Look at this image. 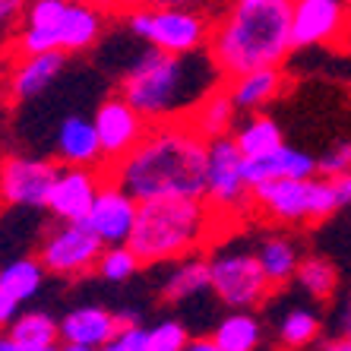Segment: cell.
<instances>
[{"mask_svg":"<svg viewBox=\"0 0 351 351\" xmlns=\"http://www.w3.org/2000/svg\"><path fill=\"white\" fill-rule=\"evenodd\" d=\"M45 278H48V272L38 263V256H19V260L0 266V291H7L13 301L25 304L45 288Z\"/></svg>","mask_w":351,"mask_h":351,"instance_id":"484cf974","label":"cell"},{"mask_svg":"<svg viewBox=\"0 0 351 351\" xmlns=\"http://www.w3.org/2000/svg\"><path fill=\"white\" fill-rule=\"evenodd\" d=\"M319 332H323V323H319V317L313 311H307V307L288 311L285 317H282V323H278V342L285 345L288 351L311 348L319 339Z\"/></svg>","mask_w":351,"mask_h":351,"instance_id":"f1b7e54d","label":"cell"},{"mask_svg":"<svg viewBox=\"0 0 351 351\" xmlns=\"http://www.w3.org/2000/svg\"><path fill=\"white\" fill-rule=\"evenodd\" d=\"M3 332L25 348H54L60 342L58 319L45 311H19Z\"/></svg>","mask_w":351,"mask_h":351,"instance_id":"4316f807","label":"cell"},{"mask_svg":"<svg viewBox=\"0 0 351 351\" xmlns=\"http://www.w3.org/2000/svg\"><path fill=\"white\" fill-rule=\"evenodd\" d=\"M221 80L219 66L206 51L196 54H168L149 48L133 58L117 82V95L127 98L149 123L187 117L196 101L213 92Z\"/></svg>","mask_w":351,"mask_h":351,"instance_id":"3957f363","label":"cell"},{"mask_svg":"<svg viewBox=\"0 0 351 351\" xmlns=\"http://www.w3.org/2000/svg\"><path fill=\"white\" fill-rule=\"evenodd\" d=\"M184 351H221V348L213 342V335H209V339H190Z\"/></svg>","mask_w":351,"mask_h":351,"instance_id":"f35d334b","label":"cell"},{"mask_svg":"<svg viewBox=\"0 0 351 351\" xmlns=\"http://www.w3.org/2000/svg\"><path fill=\"white\" fill-rule=\"evenodd\" d=\"M127 319H133V317H127V313H114V311H108V307H98V304H86V307L70 311L64 319H58L60 342L101 348V345H105L108 339L127 323Z\"/></svg>","mask_w":351,"mask_h":351,"instance_id":"d6986e66","label":"cell"},{"mask_svg":"<svg viewBox=\"0 0 351 351\" xmlns=\"http://www.w3.org/2000/svg\"><path fill=\"white\" fill-rule=\"evenodd\" d=\"M60 171L58 158L10 156L0 158V206L13 209H45L54 178Z\"/></svg>","mask_w":351,"mask_h":351,"instance_id":"7c38bea8","label":"cell"},{"mask_svg":"<svg viewBox=\"0 0 351 351\" xmlns=\"http://www.w3.org/2000/svg\"><path fill=\"white\" fill-rule=\"evenodd\" d=\"M342 332L351 335V298H348V304H345V311H342Z\"/></svg>","mask_w":351,"mask_h":351,"instance_id":"60d3db41","label":"cell"},{"mask_svg":"<svg viewBox=\"0 0 351 351\" xmlns=\"http://www.w3.org/2000/svg\"><path fill=\"white\" fill-rule=\"evenodd\" d=\"M213 342L221 351H256L263 342V323L254 311H234L213 329Z\"/></svg>","mask_w":351,"mask_h":351,"instance_id":"d4e9b609","label":"cell"},{"mask_svg":"<svg viewBox=\"0 0 351 351\" xmlns=\"http://www.w3.org/2000/svg\"><path fill=\"white\" fill-rule=\"evenodd\" d=\"M54 158L60 165H76V168H105V152H101L92 117L70 114L60 121L58 136H54Z\"/></svg>","mask_w":351,"mask_h":351,"instance_id":"ac0fdd59","label":"cell"},{"mask_svg":"<svg viewBox=\"0 0 351 351\" xmlns=\"http://www.w3.org/2000/svg\"><path fill=\"white\" fill-rule=\"evenodd\" d=\"M231 139H234V146L241 149L244 158H260V156H266V152H272L276 146L285 143L278 121H272V117L263 114V111L237 117L234 130H231Z\"/></svg>","mask_w":351,"mask_h":351,"instance_id":"cb8c5ba5","label":"cell"},{"mask_svg":"<svg viewBox=\"0 0 351 351\" xmlns=\"http://www.w3.org/2000/svg\"><path fill=\"white\" fill-rule=\"evenodd\" d=\"M92 123H95V130H98V143H101V152H105V165L127 156L149 127L146 117L139 114L127 98L117 95V92L95 108Z\"/></svg>","mask_w":351,"mask_h":351,"instance_id":"5bb4252c","label":"cell"},{"mask_svg":"<svg viewBox=\"0 0 351 351\" xmlns=\"http://www.w3.org/2000/svg\"><path fill=\"white\" fill-rule=\"evenodd\" d=\"M89 3H95L105 16H123V10H127L130 0H89Z\"/></svg>","mask_w":351,"mask_h":351,"instance_id":"8d00e7d4","label":"cell"},{"mask_svg":"<svg viewBox=\"0 0 351 351\" xmlns=\"http://www.w3.org/2000/svg\"><path fill=\"white\" fill-rule=\"evenodd\" d=\"M98 351H149V329L139 326L136 319H127Z\"/></svg>","mask_w":351,"mask_h":351,"instance_id":"1f68e13d","label":"cell"},{"mask_svg":"<svg viewBox=\"0 0 351 351\" xmlns=\"http://www.w3.org/2000/svg\"><path fill=\"white\" fill-rule=\"evenodd\" d=\"M19 307H23V304L13 301L7 291H0V332H3V329L13 323V317L19 313Z\"/></svg>","mask_w":351,"mask_h":351,"instance_id":"d590c367","label":"cell"},{"mask_svg":"<svg viewBox=\"0 0 351 351\" xmlns=\"http://www.w3.org/2000/svg\"><path fill=\"white\" fill-rule=\"evenodd\" d=\"M190 342V332L180 319H162L149 326V351H184Z\"/></svg>","mask_w":351,"mask_h":351,"instance_id":"4dcf8cb0","label":"cell"},{"mask_svg":"<svg viewBox=\"0 0 351 351\" xmlns=\"http://www.w3.org/2000/svg\"><path fill=\"white\" fill-rule=\"evenodd\" d=\"M254 250L272 288H282L288 282H294L298 266L304 260V247L294 234H288V231H269L266 237H260V244Z\"/></svg>","mask_w":351,"mask_h":351,"instance_id":"44dd1931","label":"cell"},{"mask_svg":"<svg viewBox=\"0 0 351 351\" xmlns=\"http://www.w3.org/2000/svg\"><path fill=\"white\" fill-rule=\"evenodd\" d=\"M130 7H139V10H203V13H213L221 7V0H130Z\"/></svg>","mask_w":351,"mask_h":351,"instance_id":"836d02e7","label":"cell"},{"mask_svg":"<svg viewBox=\"0 0 351 351\" xmlns=\"http://www.w3.org/2000/svg\"><path fill=\"white\" fill-rule=\"evenodd\" d=\"M23 10H25V0H0V41L10 45L19 19H23Z\"/></svg>","mask_w":351,"mask_h":351,"instance_id":"e575fe53","label":"cell"},{"mask_svg":"<svg viewBox=\"0 0 351 351\" xmlns=\"http://www.w3.org/2000/svg\"><path fill=\"white\" fill-rule=\"evenodd\" d=\"M0 351H60V345H54V348H25V345L13 342L7 332H0Z\"/></svg>","mask_w":351,"mask_h":351,"instance_id":"74e56055","label":"cell"},{"mask_svg":"<svg viewBox=\"0 0 351 351\" xmlns=\"http://www.w3.org/2000/svg\"><path fill=\"white\" fill-rule=\"evenodd\" d=\"M136 199H133L127 190H121L117 184L105 178L101 190H98L95 203H92L89 215H86V225L92 228V234L101 241L105 247L111 244H127L133 231V221H136Z\"/></svg>","mask_w":351,"mask_h":351,"instance_id":"9a60e30c","label":"cell"},{"mask_svg":"<svg viewBox=\"0 0 351 351\" xmlns=\"http://www.w3.org/2000/svg\"><path fill=\"white\" fill-rule=\"evenodd\" d=\"M323 351H351V335H339V339H329L323 345Z\"/></svg>","mask_w":351,"mask_h":351,"instance_id":"ab89813d","label":"cell"},{"mask_svg":"<svg viewBox=\"0 0 351 351\" xmlns=\"http://www.w3.org/2000/svg\"><path fill=\"white\" fill-rule=\"evenodd\" d=\"M64 64H66V54H60V51L10 54V70H7L10 101H29V98L41 95V92L60 76Z\"/></svg>","mask_w":351,"mask_h":351,"instance_id":"2e32d148","label":"cell"},{"mask_svg":"<svg viewBox=\"0 0 351 351\" xmlns=\"http://www.w3.org/2000/svg\"><path fill=\"white\" fill-rule=\"evenodd\" d=\"M285 82L288 76L282 66H260V70L241 73L234 80H225V89H228V98L237 108V114H254L285 92Z\"/></svg>","mask_w":351,"mask_h":351,"instance_id":"ffe728a7","label":"cell"},{"mask_svg":"<svg viewBox=\"0 0 351 351\" xmlns=\"http://www.w3.org/2000/svg\"><path fill=\"white\" fill-rule=\"evenodd\" d=\"M203 291H209V260H206V254H190L174 260L168 276L162 278L165 304L190 301V298H196Z\"/></svg>","mask_w":351,"mask_h":351,"instance_id":"603a6c76","label":"cell"},{"mask_svg":"<svg viewBox=\"0 0 351 351\" xmlns=\"http://www.w3.org/2000/svg\"><path fill=\"white\" fill-rule=\"evenodd\" d=\"M237 117L241 114H237V108L231 105L225 82H219L213 92H206V95L196 101V108L187 114V121L193 123V130L203 139H219V136H231Z\"/></svg>","mask_w":351,"mask_h":351,"instance_id":"7402d4cb","label":"cell"},{"mask_svg":"<svg viewBox=\"0 0 351 351\" xmlns=\"http://www.w3.org/2000/svg\"><path fill=\"white\" fill-rule=\"evenodd\" d=\"M345 209L332 178L311 174L294 180H272L254 190V219L276 228H311Z\"/></svg>","mask_w":351,"mask_h":351,"instance_id":"8992f818","label":"cell"},{"mask_svg":"<svg viewBox=\"0 0 351 351\" xmlns=\"http://www.w3.org/2000/svg\"><path fill=\"white\" fill-rule=\"evenodd\" d=\"M317 174V158L304 149H294L288 143L276 146L272 152L260 158H244V178L250 190L272 184V180H294V178H311Z\"/></svg>","mask_w":351,"mask_h":351,"instance_id":"e0dca14e","label":"cell"},{"mask_svg":"<svg viewBox=\"0 0 351 351\" xmlns=\"http://www.w3.org/2000/svg\"><path fill=\"white\" fill-rule=\"evenodd\" d=\"M108 16L89 0H25L23 19L10 38V54L60 51L66 58L86 54L101 41Z\"/></svg>","mask_w":351,"mask_h":351,"instance_id":"5b68a950","label":"cell"},{"mask_svg":"<svg viewBox=\"0 0 351 351\" xmlns=\"http://www.w3.org/2000/svg\"><path fill=\"white\" fill-rule=\"evenodd\" d=\"M209 291L219 298L225 307L234 311H256L272 298L276 288L269 285V278L263 272L260 260H256L254 247L228 244L225 237H219L209 250Z\"/></svg>","mask_w":351,"mask_h":351,"instance_id":"52a82bcc","label":"cell"},{"mask_svg":"<svg viewBox=\"0 0 351 351\" xmlns=\"http://www.w3.org/2000/svg\"><path fill=\"white\" fill-rule=\"evenodd\" d=\"M294 282L311 294L313 301H332L339 291V269L326 256H304Z\"/></svg>","mask_w":351,"mask_h":351,"instance_id":"83f0119b","label":"cell"},{"mask_svg":"<svg viewBox=\"0 0 351 351\" xmlns=\"http://www.w3.org/2000/svg\"><path fill=\"white\" fill-rule=\"evenodd\" d=\"M291 51V0H221L215 10L206 54L221 80L285 66Z\"/></svg>","mask_w":351,"mask_h":351,"instance_id":"7a4b0ae2","label":"cell"},{"mask_svg":"<svg viewBox=\"0 0 351 351\" xmlns=\"http://www.w3.org/2000/svg\"><path fill=\"white\" fill-rule=\"evenodd\" d=\"M206 149L209 139L199 136L187 117L156 121L127 156L105 165V178L127 190L136 203L165 196L203 199Z\"/></svg>","mask_w":351,"mask_h":351,"instance_id":"6da1fadb","label":"cell"},{"mask_svg":"<svg viewBox=\"0 0 351 351\" xmlns=\"http://www.w3.org/2000/svg\"><path fill=\"white\" fill-rule=\"evenodd\" d=\"M105 244L92 234L86 221H58L38 244V263L48 276L58 278H86L95 272Z\"/></svg>","mask_w":351,"mask_h":351,"instance_id":"30bf717a","label":"cell"},{"mask_svg":"<svg viewBox=\"0 0 351 351\" xmlns=\"http://www.w3.org/2000/svg\"><path fill=\"white\" fill-rule=\"evenodd\" d=\"M105 184V168H76L60 165L54 187L48 193V209L54 221H82Z\"/></svg>","mask_w":351,"mask_h":351,"instance_id":"4fadbf2b","label":"cell"},{"mask_svg":"<svg viewBox=\"0 0 351 351\" xmlns=\"http://www.w3.org/2000/svg\"><path fill=\"white\" fill-rule=\"evenodd\" d=\"M225 234L228 231L206 199L165 196L136 206V221L127 244L143 266H158L190 254H206Z\"/></svg>","mask_w":351,"mask_h":351,"instance_id":"277c9868","label":"cell"},{"mask_svg":"<svg viewBox=\"0 0 351 351\" xmlns=\"http://www.w3.org/2000/svg\"><path fill=\"white\" fill-rule=\"evenodd\" d=\"M203 199L219 215L225 231L254 219V190L244 178V156L231 136L209 139Z\"/></svg>","mask_w":351,"mask_h":351,"instance_id":"ba28073f","label":"cell"},{"mask_svg":"<svg viewBox=\"0 0 351 351\" xmlns=\"http://www.w3.org/2000/svg\"><path fill=\"white\" fill-rule=\"evenodd\" d=\"M60 351H98V348H89V345H60Z\"/></svg>","mask_w":351,"mask_h":351,"instance_id":"b9f144b4","label":"cell"},{"mask_svg":"<svg viewBox=\"0 0 351 351\" xmlns=\"http://www.w3.org/2000/svg\"><path fill=\"white\" fill-rule=\"evenodd\" d=\"M139 269H143V263H139V256L130 250V244L105 247L101 256H98V266H95V272L105 278V282H127V278H133Z\"/></svg>","mask_w":351,"mask_h":351,"instance_id":"f546056e","label":"cell"},{"mask_svg":"<svg viewBox=\"0 0 351 351\" xmlns=\"http://www.w3.org/2000/svg\"><path fill=\"white\" fill-rule=\"evenodd\" d=\"M291 45L298 48H348L351 0H291Z\"/></svg>","mask_w":351,"mask_h":351,"instance_id":"8fae6325","label":"cell"},{"mask_svg":"<svg viewBox=\"0 0 351 351\" xmlns=\"http://www.w3.org/2000/svg\"><path fill=\"white\" fill-rule=\"evenodd\" d=\"M351 171V139H339L317 158V174L323 178H335V174Z\"/></svg>","mask_w":351,"mask_h":351,"instance_id":"d6a6232c","label":"cell"},{"mask_svg":"<svg viewBox=\"0 0 351 351\" xmlns=\"http://www.w3.org/2000/svg\"><path fill=\"white\" fill-rule=\"evenodd\" d=\"M123 25L146 41L149 48L168 54H196L206 51L213 32V13L203 10H123Z\"/></svg>","mask_w":351,"mask_h":351,"instance_id":"9c48e42d","label":"cell"}]
</instances>
